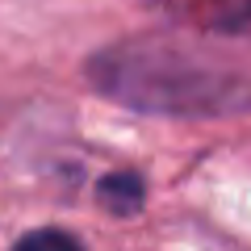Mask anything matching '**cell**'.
<instances>
[{
    "label": "cell",
    "mask_w": 251,
    "mask_h": 251,
    "mask_svg": "<svg viewBox=\"0 0 251 251\" xmlns=\"http://www.w3.org/2000/svg\"><path fill=\"white\" fill-rule=\"evenodd\" d=\"M100 84L113 97L130 100V105H147V109H163V113H205L209 105L230 100L222 92V80L193 63L176 59V54H147V50H130V54H113L100 67Z\"/></svg>",
    "instance_id": "1"
},
{
    "label": "cell",
    "mask_w": 251,
    "mask_h": 251,
    "mask_svg": "<svg viewBox=\"0 0 251 251\" xmlns=\"http://www.w3.org/2000/svg\"><path fill=\"white\" fill-rule=\"evenodd\" d=\"M100 201H105L113 214H134V209L143 205V180L130 176V172L105 176V184H100Z\"/></svg>",
    "instance_id": "2"
},
{
    "label": "cell",
    "mask_w": 251,
    "mask_h": 251,
    "mask_svg": "<svg viewBox=\"0 0 251 251\" xmlns=\"http://www.w3.org/2000/svg\"><path fill=\"white\" fill-rule=\"evenodd\" d=\"M13 251H84V247L67 230H29L25 239L13 243Z\"/></svg>",
    "instance_id": "3"
}]
</instances>
